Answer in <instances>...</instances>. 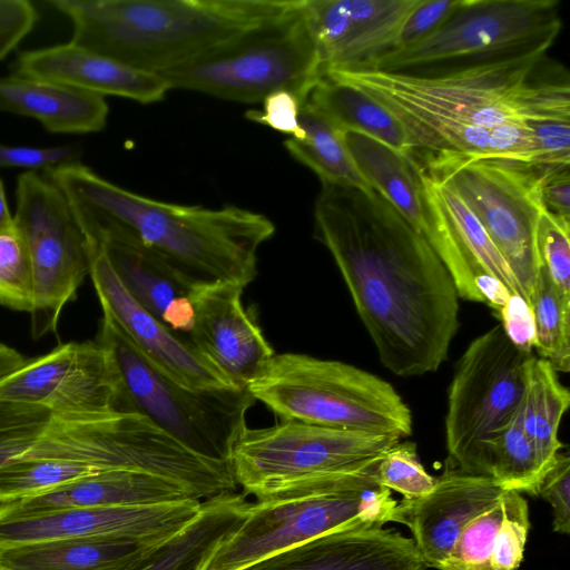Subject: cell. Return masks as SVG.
Masks as SVG:
<instances>
[{"mask_svg": "<svg viewBox=\"0 0 570 570\" xmlns=\"http://www.w3.org/2000/svg\"><path fill=\"white\" fill-rule=\"evenodd\" d=\"M314 223L381 363L401 377L438 371L459 327V295L425 237L376 190L326 183Z\"/></svg>", "mask_w": 570, "mask_h": 570, "instance_id": "6da1fadb", "label": "cell"}, {"mask_svg": "<svg viewBox=\"0 0 570 570\" xmlns=\"http://www.w3.org/2000/svg\"><path fill=\"white\" fill-rule=\"evenodd\" d=\"M553 42L413 72L334 70L403 126L414 155L454 153L533 165L534 119L570 120L569 73L549 61Z\"/></svg>", "mask_w": 570, "mask_h": 570, "instance_id": "7a4b0ae2", "label": "cell"}, {"mask_svg": "<svg viewBox=\"0 0 570 570\" xmlns=\"http://www.w3.org/2000/svg\"><path fill=\"white\" fill-rule=\"evenodd\" d=\"M43 176L67 199L88 244L130 238L191 289L225 282L246 287L256 277L261 245L275 233L263 214L151 199L104 179L80 161Z\"/></svg>", "mask_w": 570, "mask_h": 570, "instance_id": "3957f363", "label": "cell"}, {"mask_svg": "<svg viewBox=\"0 0 570 570\" xmlns=\"http://www.w3.org/2000/svg\"><path fill=\"white\" fill-rule=\"evenodd\" d=\"M71 43L151 73L180 66L293 9L297 0H51Z\"/></svg>", "mask_w": 570, "mask_h": 570, "instance_id": "277c9868", "label": "cell"}, {"mask_svg": "<svg viewBox=\"0 0 570 570\" xmlns=\"http://www.w3.org/2000/svg\"><path fill=\"white\" fill-rule=\"evenodd\" d=\"M376 464L252 503L245 520L216 549L204 570H244L334 530L395 522L399 502L379 483Z\"/></svg>", "mask_w": 570, "mask_h": 570, "instance_id": "5b68a950", "label": "cell"}, {"mask_svg": "<svg viewBox=\"0 0 570 570\" xmlns=\"http://www.w3.org/2000/svg\"><path fill=\"white\" fill-rule=\"evenodd\" d=\"M282 421L397 435L412 433V414L395 389L354 365L306 354L274 355L247 385Z\"/></svg>", "mask_w": 570, "mask_h": 570, "instance_id": "8992f818", "label": "cell"}, {"mask_svg": "<svg viewBox=\"0 0 570 570\" xmlns=\"http://www.w3.org/2000/svg\"><path fill=\"white\" fill-rule=\"evenodd\" d=\"M159 76L170 89L227 100L263 102L274 91L288 90L304 104L324 77V66L297 0L287 12Z\"/></svg>", "mask_w": 570, "mask_h": 570, "instance_id": "52a82bcc", "label": "cell"}, {"mask_svg": "<svg viewBox=\"0 0 570 570\" xmlns=\"http://www.w3.org/2000/svg\"><path fill=\"white\" fill-rule=\"evenodd\" d=\"M96 342L107 353L134 413L149 420L195 454L229 464L255 399L247 387L193 390L149 362L104 314Z\"/></svg>", "mask_w": 570, "mask_h": 570, "instance_id": "ba28073f", "label": "cell"}, {"mask_svg": "<svg viewBox=\"0 0 570 570\" xmlns=\"http://www.w3.org/2000/svg\"><path fill=\"white\" fill-rule=\"evenodd\" d=\"M414 158L423 170L452 189L472 210L530 307L540 269L537 227L546 209L539 191L538 167L454 153L422 154Z\"/></svg>", "mask_w": 570, "mask_h": 570, "instance_id": "9c48e42d", "label": "cell"}, {"mask_svg": "<svg viewBox=\"0 0 570 570\" xmlns=\"http://www.w3.org/2000/svg\"><path fill=\"white\" fill-rule=\"evenodd\" d=\"M532 356L498 324L476 336L458 361L448 392L445 441L461 471L490 476L489 444L517 415Z\"/></svg>", "mask_w": 570, "mask_h": 570, "instance_id": "30bf717a", "label": "cell"}, {"mask_svg": "<svg viewBox=\"0 0 570 570\" xmlns=\"http://www.w3.org/2000/svg\"><path fill=\"white\" fill-rule=\"evenodd\" d=\"M402 439L282 421L271 428H245L229 458L236 484L257 501L291 488L376 463Z\"/></svg>", "mask_w": 570, "mask_h": 570, "instance_id": "8fae6325", "label": "cell"}, {"mask_svg": "<svg viewBox=\"0 0 570 570\" xmlns=\"http://www.w3.org/2000/svg\"><path fill=\"white\" fill-rule=\"evenodd\" d=\"M559 8L558 0H464L431 37L389 51L361 69L411 72L554 42L562 29Z\"/></svg>", "mask_w": 570, "mask_h": 570, "instance_id": "7c38bea8", "label": "cell"}, {"mask_svg": "<svg viewBox=\"0 0 570 570\" xmlns=\"http://www.w3.org/2000/svg\"><path fill=\"white\" fill-rule=\"evenodd\" d=\"M13 222L31 259L35 305L31 332H56L65 305L75 299L90 271L87 238L62 193L45 176L19 175Z\"/></svg>", "mask_w": 570, "mask_h": 570, "instance_id": "4fadbf2b", "label": "cell"}, {"mask_svg": "<svg viewBox=\"0 0 570 570\" xmlns=\"http://www.w3.org/2000/svg\"><path fill=\"white\" fill-rule=\"evenodd\" d=\"M0 401L65 414L134 413L111 362L95 342H69L0 379ZM137 414V413H136Z\"/></svg>", "mask_w": 570, "mask_h": 570, "instance_id": "5bb4252c", "label": "cell"}, {"mask_svg": "<svg viewBox=\"0 0 570 570\" xmlns=\"http://www.w3.org/2000/svg\"><path fill=\"white\" fill-rule=\"evenodd\" d=\"M200 502L189 499L147 507L66 508L0 518V550L77 538L164 542L197 515Z\"/></svg>", "mask_w": 570, "mask_h": 570, "instance_id": "9a60e30c", "label": "cell"}, {"mask_svg": "<svg viewBox=\"0 0 570 570\" xmlns=\"http://www.w3.org/2000/svg\"><path fill=\"white\" fill-rule=\"evenodd\" d=\"M88 247L89 276L104 314L116 323L149 362L188 389L237 387L196 348L188 336L168 328L129 295L101 246L88 244Z\"/></svg>", "mask_w": 570, "mask_h": 570, "instance_id": "2e32d148", "label": "cell"}, {"mask_svg": "<svg viewBox=\"0 0 570 570\" xmlns=\"http://www.w3.org/2000/svg\"><path fill=\"white\" fill-rule=\"evenodd\" d=\"M421 0H302L324 75L356 70L391 51Z\"/></svg>", "mask_w": 570, "mask_h": 570, "instance_id": "e0dca14e", "label": "cell"}, {"mask_svg": "<svg viewBox=\"0 0 570 570\" xmlns=\"http://www.w3.org/2000/svg\"><path fill=\"white\" fill-rule=\"evenodd\" d=\"M244 286L218 283L194 289L189 338L235 386L245 389L275 355L242 304Z\"/></svg>", "mask_w": 570, "mask_h": 570, "instance_id": "ac0fdd59", "label": "cell"}, {"mask_svg": "<svg viewBox=\"0 0 570 570\" xmlns=\"http://www.w3.org/2000/svg\"><path fill=\"white\" fill-rule=\"evenodd\" d=\"M502 493L490 476L446 470L429 493L397 503L395 522L411 530L425 564L439 569L463 529Z\"/></svg>", "mask_w": 570, "mask_h": 570, "instance_id": "d6986e66", "label": "cell"}, {"mask_svg": "<svg viewBox=\"0 0 570 570\" xmlns=\"http://www.w3.org/2000/svg\"><path fill=\"white\" fill-rule=\"evenodd\" d=\"M412 538L383 525L334 530L244 570H426Z\"/></svg>", "mask_w": 570, "mask_h": 570, "instance_id": "ffe728a7", "label": "cell"}, {"mask_svg": "<svg viewBox=\"0 0 570 570\" xmlns=\"http://www.w3.org/2000/svg\"><path fill=\"white\" fill-rule=\"evenodd\" d=\"M14 75L46 79L100 96L112 95L140 104L163 100L168 83L157 73L126 66L69 43L19 55Z\"/></svg>", "mask_w": 570, "mask_h": 570, "instance_id": "44dd1931", "label": "cell"}, {"mask_svg": "<svg viewBox=\"0 0 570 570\" xmlns=\"http://www.w3.org/2000/svg\"><path fill=\"white\" fill-rule=\"evenodd\" d=\"M189 499L196 498L185 487L163 476L137 471H106L37 497L1 503L0 518L66 508L147 507Z\"/></svg>", "mask_w": 570, "mask_h": 570, "instance_id": "7402d4cb", "label": "cell"}, {"mask_svg": "<svg viewBox=\"0 0 570 570\" xmlns=\"http://www.w3.org/2000/svg\"><path fill=\"white\" fill-rule=\"evenodd\" d=\"M98 246L129 295L168 328L189 337L194 325V289L130 238H109Z\"/></svg>", "mask_w": 570, "mask_h": 570, "instance_id": "603a6c76", "label": "cell"}, {"mask_svg": "<svg viewBox=\"0 0 570 570\" xmlns=\"http://www.w3.org/2000/svg\"><path fill=\"white\" fill-rule=\"evenodd\" d=\"M0 111L35 118L50 132L88 134L105 128L104 96L46 79L0 77Z\"/></svg>", "mask_w": 570, "mask_h": 570, "instance_id": "cb8c5ba5", "label": "cell"}, {"mask_svg": "<svg viewBox=\"0 0 570 570\" xmlns=\"http://www.w3.org/2000/svg\"><path fill=\"white\" fill-rule=\"evenodd\" d=\"M164 542L111 538L35 542L0 550V566L9 570H137Z\"/></svg>", "mask_w": 570, "mask_h": 570, "instance_id": "d4e9b609", "label": "cell"}, {"mask_svg": "<svg viewBox=\"0 0 570 570\" xmlns=\"http://www.w3.org/2000/svg\"><path fill=\"white\" fill-rule=\"evenodd\" d=\"M250 505L235 492L205 499L197 515L137 570H204L216 549L245 520Z\"/></svg>", "mask_w": 570, "mask_h": 570, "instance_id": "484cf974", "label": "cell"}, {"mask_svg": "<svg viewBox=\"0 0 570 570\" xmlns=\"http://www.w3.org/2000/svg\"><path fill=\"white\" fill-rule=\"evenodd\" d=\"M345 146L362 177L424 236L426 207L414 156H406L367 135L342 131Z\"/></svg>", "mask_w": 570, "mask_h": 570, "instance_id": "4316f807", "label": "cell"}, {"mask_svg": "<svg viewBox=\"0 0 570 570\" xmlns=\"http://www.w3.org/2000/svg\"><path fill=\"white\" fill-rule=\"evenodd\" d=\"M419 168L455 235L473 261L482 279L487 304L500 313L511 301H524L517 279L472 210L452 189L429 175L420 165Z\"/></svg>", "mask_w": 570, "mask_h": 570, "instance_id": "83f0119b", "label": "cell"}, {"mask_svg": "<svg viewBox=\"0 0 570 570\" xmlns=\"http://www.w3.org/2000/svg\"><path fill=\"white\" fill-rule=\"evenodd\" d=\"M338 130L375 138L406 156L414 151L401 122L384 106L362 90L323 77L305 101Z\"/></svg>", "mask_w": 570, "mask_h": 570, "instance_id": "f1b7e54d", "label": "cell"}, {"mask_svg": "<svg viewBox=\"0 0 570 570\" xmlns=\"http://www.w3.org/2000/svg\"><path fill=\"white\" fill-rule=\"evenodd\" d=\"M570 404V393L551 364L532 356L515 421L533 444L543 475L552 466L562 443L559 425Z\"/></svg>", "mask_w": 570, "mask_h": 570, "instance_id": "f546056e", "label": "cell"}, {"mask_svg": "<svg viewBox=\"0 0 570 570\" xmlns=\"http://www.w3.org/2000/svg\"><path fill=\"white\" fill-rule=\"evenodd\" d=\"M299 126L303 137H289L284 145L322 183L352 186L366 191L373 189L357 170L342 131L306 102L301 107Z\"/></svg>", "mask_w": 570, "mask_h": 570, "instance_id": "4dcf8cb0", "label": "cell"}, {"mask_svg": "<svg viewBox=\"0 0 570 570\" xmlns=\"http://www.w3.org/2000/svg\"><path fill=\"white\" fill-rule=\"evenodd\" d=\"M67 424L68 415L47 407L0 401V468L39 459Z\"/></svg>", "mask_w": 570, "mask_h": 570, "instance_id": "1f68e13d", "label": "cell"}, {"mask_svg": "<svg viewBox=\"0 0 570 570\" xmlns=\"http://www.w3.org/2000/svg\"><path fill=\"white\" fill-rule=\"evenodd\" d=\"M533 347L559 372L570 371V296L540 267L531 296Z\"/></svg>", "mask_w": 570, "mask_h": 570, "instance_id": "d6a6232c", "label": "cell"}, {"mask_svg": "<svg viewBox=\"0 0 570 570\" xmlns=\"http://www.w3.org/2000/svg\"><path fill=\"white\" fill-rule=\"evenodd\" d=\"M490 478L503 491L539 494L543 478L535 449L515 419L489 444Z\"/></svg>", "mask_w": 570, "mask_h": 570, "instance_id": "836d02e7", "label": "cell"}, {"mask_svg": "<svg viewBox=\"0 0 570 570\" xmlns=\"http://www.w3.org/2000/svg\"><path fill=\"white\" fill-rule=\"evenodd\" d=\"M68 460H24L0 468V504L37 497L81 478L100 473Z\"/></svg>", "mask_w": 570, "mask_h": 570, "instance_id": "e575fe53", "label": "cell"}, {"mask_svg": "<svg viewBox=\"0 0 570 570\" xmlns=\"http://www.w3.org/2000/svg\"><path fill=\"white\" fill-rule=\"evenodd\" d=\"M0 303L29 312L35 305V278L28 247L13 225L0 230Z\"/></svg>", "mask_w": 570, "mask_h": 570, "instance_id": "d590c367", "label": "cell"}, {"mask_svg": "<svg viewBox=\"0 0 570 570\" xmlns=\"http://www.w3.org/2000/svg\"><path fill=\"white\" fill-rule=\"evenodd\" d=\"M502 517L500 498L498 503L475 517L463 529L438 570H490V558Z\"/></svg>", "mask_w": 570, "mask_h": 570, "instance_id": "8d00e7d4", "label": "cell"}, {"mask_svg": "<svg viewBox=\"0 0 570 570\" xmlns=\"http://www.w3.org/2000/svg\"><path fill=\"white\" fill-rule=\"evenodd\" d=\"M375 473L382 487L400 493L404 500L425 495L436 481L424 469L415 443L410 441H399L387 449L379 460Z\"/></svg>", "mask_w": 570, "mask_h": 570, "instance_id": "74e56055", "label": "cell"}, {"mask_svg": "<svg viewBox=\"0 0 570 570\" xmlns=\"http://www.w3.org/2000/svg\"><path fill=\"white\" fill-rule=\"evenodd\" d=\"M503 517L490 558V570H519L530 529L528 501L521 493L501 495Z\"/></svg>", "mask_w": 570, "mask_h": 570, "instance_id": "f35d334b", "label": "cell"}, {"mask_svg": "<svg viewBox=\"0 0 570 570\" xmlns=\"http://www.w3.org/2000/svg\"><path fill=\"white\" fill-rule=\"evenodd\" d=\"M537 253L554 286L570 296V222L544 209L537 227Z\"/></svg>", "mask_w": 570, "mask_h": 570, "instance_id": "ab89813d", "label": "cell"}, {"mask_svg": "<svg viewBox=\"0 0 570 570\" xmlns=\"http://www.w3.org/2000/svg\"><path fill=\"white\" fill-rule=\"evenodd\" d=\"M464 0H421L404 22L393 50L410 48L435 33Z\"/></svg>", "mask_w": 570, "mask_h": 570, "instance_id": "60d3db41", "label": "cell"}, {"mask_svg": "<svg viewBox=\"0 0 570 570\" xmlns=\"http://www.w3.org/2000/svg\"><path fill=\"white\" fill-rule=\"evenodd\" d=\"M80 148L77 145L56 147L13 146L0 142V169L22 168L26 171H45L79 161Z\"/></svg>", "mask_w": 570, "mask_h": 570, "instance_id": "b9f144b4", "label": "cell"}, {"mask_svg": "<svg viewBox=\"0 0 570 570\" xmlns=\"http://www.w3.org/2000/svg\"><path fill=\"white\" fill-rule=\"evenodd\" d=\"M539 494L552 508V528L560 534L570 533V456L558 453L552 466L543 475Z\"/></svg>", "mask_w": 570, "mask_h": 570, "instance_id": "7bdbcfd3", "label": "cell"}, {"mask_svg": "<svg viewBox=\"0 0 570 570\" xmlns=\"http://www.w3.org/2000/svg\"><path fill=\"white\" fill-rule=\"evenodd\" d=\"M528 126L535 144L534 166L570 165V120L534 119Z\"/></svg>", "mask_w": 570, "mask_h": 570, "instance_id": "ee69618b", "label": "cell"}, {"mask_svg": "<svg viewBox=\"0 0 570 570\" xmlns=\"http://www.w3.org/2000/svg\"><path fill=\"white\" fill-rule=\"evenodd\" d=\"M302 101L288 90H277L263 100L262 110H248L245 117L293 138H302L299 126Z\"/></svg>", "mask_w": 570, "mask_h": 570, "instance_id": "f6af8a7d", "label": "cell"}, {"mask_svg": "<svg viewBox=\"0 0 570 570\" xmlns=\"http://www.w3.org/2000/svg\"><path fill=\"white\" fill-rule=\"evenodd\" d=\"M39 19L36 7L27 0H0V60H3Z\"/></svg>", "mask_w": 570, "mask_h": 570, "instance_id": "bcb514c9", "label": "cell"}, {"mask_svg": "<svg viewBox=\"0 0 570 570\" xmlns=\"http://www.w3.org/2000/svg\"><path fill=\"white\" fill-rule=\"evenodd\" d=\"M537 167L540 197L546 210L570 222L569 165Z\"/></svg>", "mask_w": 570, "mask_h": 570, "instance_id": "7dc6e473", "label": "cell"}, {"mask_svg": "<svg viewBox=\"0 0 570 570\" xmlns=\"http://www.w3.org/2000/svg\"><path fill=\"white\" fill-rule=\"evenodd\" d=\"M24 362V357L18 351L0 343V379L20 367Z\"/></svg>", "mask_w": 570, "mask_h": 570, "instance_id": "c3c4849f", "label": "cell"}, {"mask_svg": "<svg viewBox=\"0 0 570 570\" xmlns=\"http://www.w3.org/2000/svg\"><path fill=\"white\" fill-rule=\"evenodd\" d=\"M14 225L13 216L10 213L7 199H6V193L3 188V183L0 179V230L10 228Z\"/></svg>", "mask_w": 570, "mask_h": 570, "instance_id": "681fc988", "label": "cell"}, {"mask_svg": "<svg viewBox=\"0 0 570 570\" xmlns=\"http://www.w3.org/2000/svg\"><path fill=\"white\" fill-rule=\"evenodd\" d=\"M0 570H9V569H7V568H4V567L0 566Z\"/></svg>", "mask_w": 570, "mask_h": 570, "instance_id": "f907efd6", "label": "cell"}]
</instances>
